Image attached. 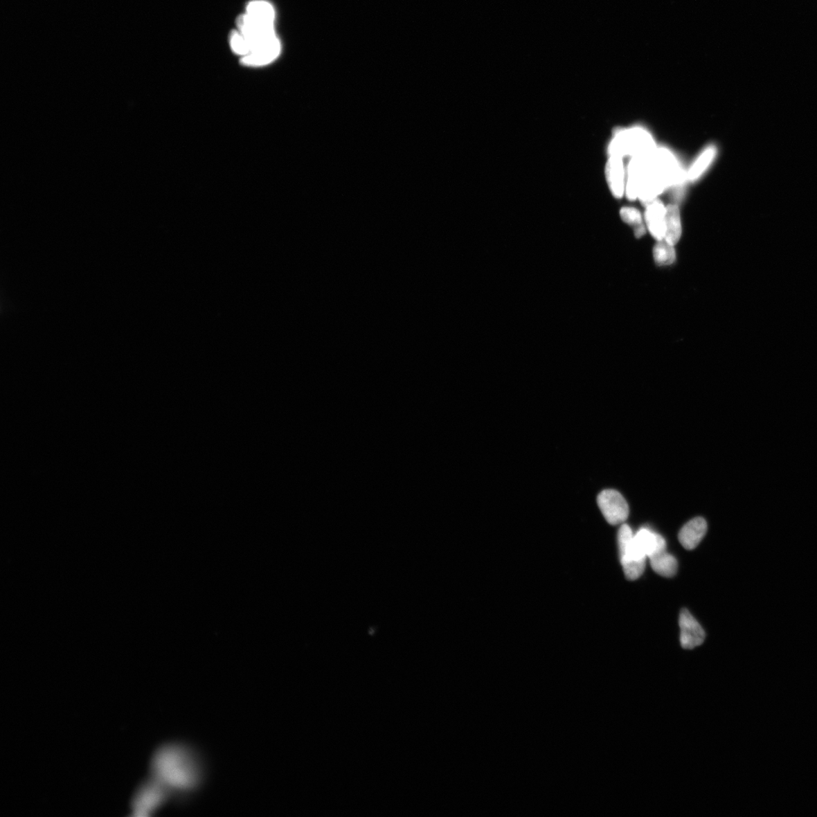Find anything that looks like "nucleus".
Returning a JSON list of instances; mask_svg holds the SVG:
<instances>
[{"mask_svg": "<svg viewBox=\"0 0 817 817\" xmlns=\"http://www.w3.org/2000/svg\"><path fill=\"white\" fill-rule=\"evenodd\" d=\"M152 778L170 793H187L197 789L202 780V768L194 751L186 746L161 747L152 759Z\"/></svg>", "mask_w": 817, "mask_h": 817, "instance_id": "nucleus-1", "label": "nucleus"}, {"mask_svg": "<svg viewBox=\"0 0 817 817\" xmlns=\"http://www.w3.org/2000/svg\"><path fill=\"white\" fill-rule=\"evenodd\" d=\"M652 136L642 127L618 130L609 145V156L631 158L652 153L656 150Z\"/></svg>", "mask_w": 817, "mask_h": 817, "instance_id": "nucleus-2", "label": "nucleus"}, {"mask_svg": "<svg viewBox=\"0 0 817 817\" xmlns=\"http://www.w3.org/2000/svg\"><path fill=\"white\" fill-rule=\"evenodd\" d=\"M170 794L161 784L151 778L134 796L132 805L134 814L140 817L152 814L165 804Z\"/></svg>", "mask_w": 817, "mask_h": 817, "instance_id": "nucleus-3", "label": "nucleus"}, {"mask_svg": "<svg viewBox=\"0 0 817 817\" xmlns=\"http://www.w3.org/2000/svg\"><path fill=\"white\" fill-rule=\"evenodd\" d=\"M599 508L609 524H624L629 517V505L622 494L616 490H604L598 497Z\"/></svg>", "mask_w": 817, "mask_h": 817, "instance_id": "nucleus-4", "label": "nucleus"}, {"mask_svg": "<svg viewBox=\"0 0 817 817\" xmlns=\"http://www.w3.org/2000/svg\"><path fill=\"white\" fill-rule=\"evenodd\" d=\"M652 158L667 188L680 185L683 182L684 174L671 151L665 148H657L654 151Z\"/></svg>", "mask_w": 817, "mask_h": 817, "instance_id": "nucleus-5", "label": "nucleus"}, {"mask_svg": "<svg viewBox=\"0 0 817 817\" xmlns=\"http://www.w3.org/2000/svg\"><path fill=\"white\" fill-rule=\"evenodd\" d=\"M681 644L685 649H693L704 643L706 633L697 620L686 609L680 614Z\"/></svg>", "mask_w": 817, "mask_h": 817, "instance_id": "nucleus-6", "label": "nucleus"}, {"mask_svg": "<svg viewBox=\"0 0 817 817\" xmlns=\"http://www.w3.org/2000/svg\"><path fill=\"white\" fill-rule=\"evenodd\" d=\"M666 207L660 200L651 202L645 210V219L653 238L658 242L665 240Z\"/></svg>", "mask_w": 817, "mask_h": 817, "instance_id": "nucleus-7", "label": "nucleus"}, {"mask_svg": "<svg viewBox=\"0 0 817 817\" xmlns=\"http://www.w3.org/2000/svg\"><path fill=\"white\" fill-rule=\"evenodd\" d=\"M707 530V522L703 518H694L682 528L678 538L685 550H692L697 548L704 538Z\"/></svg>", "mask_w": 817, "mask_h": 817, "instance_id": "nucleus-8", "label": "nucleus"}, {"mask_svg": "<svg viewBox=\"0 0 817 817\" xmlns=\"http://www.w3.org/2000/svg\"><path fill=\"white\" fill-rule=\"evenodd\" d=\"M606 174L611 193L616 198H622L626 189L623 158L609 156L607 165Z\"/></svg>", "mask_w": 817, "mask_h": 817, "instance_id": "nucleus-9", "label": "nucleus"}, {"mask_svg": "<svg viewBox=\"0 0 817 817\" xmlns=\"http://www.w3.org/2000/svg\"><path fill=\"white\" fill-rule=\"evenodd\" d=\"M280 52L281 43L279 39L276 41L275 43L260 48V50L256 52L242 57L241 61L243 64L247 65V66H264V65L269 64L276 60L278 56L280 55Z\"/></svg>", "mask_w": 817, "mask_h": 817, "instance_id": "nucleus-10", "label": "nucleus"}, {"mask_svg": "<svg viewBox=\"0 0 817 817\" xmlns=\"http://www.w3.org/2000/svg\"><path fill=\"white\" fill-rule=\"evenodd\" d=\"M654 571L665 577H672L677 572L678 563L667 549L653 554L648 558Z\"/></svg>", "mask_w": 817, "mask_h": 817, "instance_id": "nucleus-11", "label": "nucleus"}, {"mask_svg": "<svg viewBox=\"0 0 817 817\" xmlns=\"http://www.w3.org/2000/svg\"><path fill=\"white\" fill-rule=\"evenodd\" d=\"M665 226V241L674 246L682 235L681 212L675 204H669L666 207Z\"/></svg>", "mask_w": 817, "mask_h": 817, "instance_id": "nucleus-12", "label": "nucleus"}, {"mask_svg": "<svg viewBox=\"0 0 817 817\" xmlns=\"http://www.w3.org/2000/svg\"><path fill=\"white\" fill-rule=\"evenodd\" d=\"M717 150L715 146L710 145L701 153L696 161L691 166L688 178L691 181H696L703 174L715 158Z\"/></svg>", "mask_w": 817, "mask_h": 817, "instance_id": "nucleus-13", "label": "nucleus"}, {"mask_svg": "<svg viewBox=\"0 0 817 817\" xmlns=\"http://www.w3.org/2000/svg\"><path fill=\"white\" fill-rule=\"evenodd\" d=\"M245 13L253 18L269 23H274L276 19L273 6L265 0H254L250 2Z\"/></svg>", "mask_w": 817, "mask_h": 817, "instance_id": "nucleus-14", "label": "nucleus"}, {"mask_svg": "<svg viewBox=\"0 0 817 817\" xmlns=\"http://www.w3.org/2000/svg\"><path fill=\"white\" fill-rule=\"evenodd\" d=\"M653 257L658 266L672 264L676 260L674 245L665 240L658 242L653 249Z\"/></svg>", "mask_w": 817, "mask_h": 817, "instance_id": "nucleus-15", "label": "nucleus"}, {"mask_svg": "<svg viewBox=\"0 0 817 817\" xmlns=\"http://www.w3.org/2000/svg\"><path fill=\"white\" fill-rule=\"evenodd\" d=\"M230 43L232 51L235 54L241 55L242 57L249 55V44L246 39L244 38V37L239 30H235L232 32Z\"/></svg>", "mask_w": 817, "mask_h": 817, "instance_id": "nucleus-16", "label": "nucleus"}, {"mask_svg": "<svg viewBox=\"0 0 817 817\" xmlns=\"http://www.w3.org/2000/svg\"><path fill=\"white\" fill-rule=\"evenodd\" d=\"M620 215L625 223L634 227L643 224L640 212L634 208H623L620 210Z\"/></svg>", "mask_w": 817, "mask_h": 817, "instance_id": "nucleus-17", "label": "nucleus"}, {"mask_svg": "<svg viewBox=\"0 0 817 817\" xmlns=\"http://www.w3.org/2000/svg\"><path fill=\"white\" fill-rule=\"evenodd\" d=\"M645 232H647V230H645L643 224L636 226L634 228V235L636 238H640V237L645 235Z\"/></svg>", "mask_w": 817, "mask_h": 817, "instance_id": "nucleus-18", "label": "nucleus"}]
</instances>
